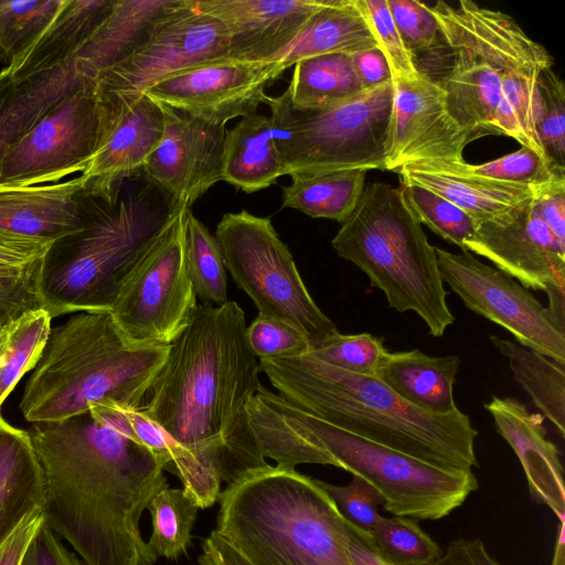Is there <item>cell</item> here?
<instances>
[{
  "label": "cell",
  "mask_w": 565,
  "mask_h": 565,
  "mask_svg": "<svg viewBox=\"0 0 565 565\" xmlns=\"http://www.w3.org/2000/svg\"><path fill=\"white\" fill-rule=\"evenodd\" d=\"M43 476L45 525L83 565H156L140 532L166 463L108 403L28 430Z\"/></svg>",
  "instance_id": "1"
},
{
  "label": "cell",
  "mask_w": 565,
  "mask_h": 565,
  "mask_svg": "<svg viewBox=\"0 0 565 565\" xmlns=\"http://www.w3.org/2000/svg\"><path fill=\"white\" fill-rule=\"evenodd\" d=\"M246 327L236 301L198 305L140 407L227 484L269 465L250 427L249 406L263 385Z\"/></svg>",
  "instance_id": "2"
},
{
  "label": "cell",
  "mask_w": 565,
  "mask_h": 565,
  "mask_svg": "<svg viewBox=\"0 0 565 565\" xmlns=\"http://www.w3.org/2000/svg\"><path fill=\"white\" fill-rule=\"evenodd\" d=\"M258 361L281 397L340 429L440 469L478 466V431L458 408L426 412L375 376L338 369L310 354Z\"/></svg>",
  "instance_id": "3"
},
{
  "label": "cell",
  "mask_w": 565,
  "mask_h": 565,
  "mask_svg": "<svg viewBox=\"0 0 565 565\" xmlns=\"http://www.w3.org/2000/svg\"><path fill=\"white\" fill-rule=\"evenodd\" d=\"M169 344L130 340L108 310L78 312L52 328L20 402L30 423L66 419L95 403L139 408Z\"/></svg>",
  "instance_id": "4"
},
{
  "label": "cell",
  "mask_w": 565,
  "mask_h": 565,
  "mask_svg": "<svg viewBox=\"0 0 565 565\" xmlns=\"http://www.w3.org/2000/svg\"><path fill=\"white\" fill-rule=\"evenodd\" d=\"M451 64L441 81L446 109L476 139L498 135L499 105L518 108L537 93L539 76L553 65L547 50L501 11L469 0L428 6Z\"/></svg>",
  "instance_id": "5"
},
{
  "label": "cell",
  "mask_w": 565,
  "mask_h": 565,
  "mask_svg": "<svg viewBox=\"0 0 565 565\" xmlns=\"http://www.w3.org/2000/svg\"><path fill=\"white\" fill-rule=\"evenodd\" d=\"M215 531L253 565H354L344 518L312 479L267 465L228 483Z\"/></svg>",
  "instance_id": "6"
},
{
  "label": "cell",
  "mask_w": 565,
  "mask_h": 565,
  "mask_svg": "<svg viewBox=\"0 0 565 565\" xmlns=\"http://www.w3.org/2000/svg\"><path fill=\"white\" fill-rule=\"evenodd\" d=\"M255 427L289 450L323 449L352 475L369 481L396 516L440 520L479 488L472 470H446L340 429L262 386L252 399Z\"/></svg>",
  "instance_id": "7"
},
{
  "label": "cell",
  "mask_w": 565,
  "mask_h": 565,
  "mask_svg": "<svg viewBox=\"0 0 565 565\" xmlns=\"http://www.w3.org/2000/svg\"><path fill=\"white\" fill-rule=\"evenodd\" d=\"M331 245L365 273L391 308L418 315L433 337H443L454 323L436 247L429 244L401 186L384 182L364 186Z\"/></svg>",
  "instance_id": "8"
},
{
  "label": "cell",
  "mask_w": 565,
  "mask_h": 565,
  "mask_svg": "<svg viewBox=\"0 0 565 565\" xmlns=\"http://www.w3.org/2000/svg\"><path fill=\"white\" fill-rule=\"evenodd\" d=\"M170 207H151L146 194L117 200L88 221L79 234L53 244L43 259L40 292L53 318L110 310L119 286Z\"/></svg>",
  "instance_id": "9"
},
{
  "label": "cell",
  "mask_w": 565,
  "mask_h": 565,
  "mask_svg": "<svg viewBox=\"0 0 565 565\" xmlns=\"http://www.w3.org/2000/svg\"><path fill=\"white\" fill-rule=\"evenodd\" d=\"M394 84L390 81L322 109L295 108L284 92L267 97L285 175L386 170Z\"/></svg>",
  "instance_id": "10"
},
{
  "label": "cell",
  "mask_w": 565,
  "mask_h": 565,
  "mask_svg": "<svg viewBox=\"0 0 565 565\" xmlns=\"http://www.w3.org/2000/svg\"><path fill=\"white\" fill-rule=\"evenodd\" d=\"M214 236L226 270L259 315L300 330L311 350L340 333L311 297L288 246L269 217L246 210L226 213L217 223Z\"/></svg>",
  "instance_id": "11"
},
{
  "label": "cell",
  "mask_w": 565,
  "mask_h": 565,
  "mask_svg": "<svg viewBox=\"0 0 565 565\" xmlns=\"http://www.w3.org/2000/svg\"><path fill=\"white\" fill-rule=\"evenodd\" d=\"M186 209L172 207L128 268L109 312L140 344H170L198 307L184 254Z\"/></svg>",
  "instance_id": "12"
},
{
  "label": "cell",
  "mask_w": 565,
  "mask_h": 565,
  "mask_svg": "<svg viewBox=\"0 0 565 565\" xmlns=\"http://www.w3.org/2000/svg\"><path fill=\"white\" fill-rule=\"evenodd\" d=\"M228 58L227 35L195 0H177L124 60L95 77L98 102L131 104L161 81L194 66Z\"/></svg>",
  "instance_id": "13"
},
{
  "label": "cell",
  "mask_w": 565,
  "mask_h": 565,
  "mask_svg": "<svg viewBox=\"0 0 565 565\" xmlns=\"http://www.w3.org/2000/svg\"><path fill=\"white\" fill-rule=\"evenodd\" d=\"M95 78L61 100L3 154L0 183L41 185L82 173L98 142Z\"/></svg>",
  "instance_id": "14"
},
{
  "label": "cell",
  "mask_w": 565,
  "mask_h": 565,
  "mask_svg": "<svg viewBox=\"0 0 565 565\" xmlns=\"http://www.w3.org/2000/svg\"><path fill=\"white\" fill-rule=\"evenodd\" d=\"M436 255L443 281L468 309L504 328L521 345L565 365V332L527 288L468 250L436 247Z\"/></svg>",
  "instance_id": "15"
},
{
  "label": "cell",
  "mask_w": 565,
  "mask_h": 565,
  "mask_svg": "<svg viewBox=\"0 0 565 565\" xmlns=\"http://www.w3.org/2000/svg\"><path fill=\"white\" fill-rule=\"evenodd\" d=\"M162 138L141 169L170 199V206L191 209L222 179L224 125H215L159 103Z\"/></svg>",
  "instance_id": "16"
},
{
  "label": "cell",
  "mask_w": 565,
  "mask_h": 565,
  "mask_svg": "<svg viewBox=\"0 0 565 565\" xmlns=\"http://www.w3.org/2000/svg\"><path fill=\"white\" fill-rule=\"evenodd\" d=\"M276 79L267 62L222 58L174 74L146 94L193 117L225 126L232 119L256 114L267 100L266 86Z\"/></svg>",
  "instance_id": "17"
},
{
  "label": "cell",
  "mask_w": 565,
  "mask_h": 565,
  "mask_svg": "<svg viewBox=\"0 0 565 565\" xmlns=\"http://www.w3.org/2000/svg\"><path fill=\"white\" fill-rule=\"evenodd\" d=\"M473 140L448 115L445 90L426 74L394 84L386 170L419 161H461Z\"/></svg>",
  "instance_id": "18"
},
{
  "label": "cell",
  "mask_w": 565,
  "mask_h": 565,
  "mask_svg": "<svg viewBox=\"0 0 565 565\" xmlns=\"http://www.w3.org/2000/svg\"><path fill=\"white\" fill-rule=\"evenodd\" d=\"M466 250L486 257L527 289H565V242L544 222L533 199L499 222L476 223Z\"/></svg>",
  "instance_id": "19"
},
{
  "label": "cell",
  "mask_w": 565,
  "mask_h": 565,
  "mask_svg": "<svg viewBox=\"0 0 565 565\" xmlns=\"http://www.w3.org/2000/svg\"><path fill=\"white\" fill-rule=\"evenodd\" d=\"M99 136L96 150L81 173L84 196L108 206L118 200V184L141 172L163 134V115L158 102L147 94L131 104L99 103Z\"/></svg>",
  "instance_id": "20"
},
{
  "label": "cell",
  "mask_w": 565,
  "mask_h": 565,
  "mask_svg": "<svg viewBox=\"0 0 565 565\" xmlns=\"http://www.w3.org/2000/svg\"><path fill=\"white\" fill-rule=\"evenodd\" d=\"M324 0H195L227 35L228 58L266 62L298 35Z\"/></svg>",
  "instance_id": "21"
},
{
  "label": "cell",
  "mask_w": 565,
  "mask_h": 565,
  "mask_svg": "<svg viewBox=\"0 0 565 565\" xmlns=\"http://www.w3.org/2000/svg\"><path fill=\"white\" fill-rule=\"evenodd\" d=\"M484 408L519 458L532 497L550 507L558 521L565 520L564 470L557 447L546 437L543 416L513 397L492 396Z\"/></svg>",
  "instance_id": "22"
},
{
  "label": "cell",
  "mask_w": 565,
  "mask_h": 565,
  "mask_svg": "<svg viewBox=\"0 0 565 565\" xmlns=\"http://www.w3.org/2000/svg\"><path fill=\"white\" fill-rule=\"evenodd\" d=\"M84 192L81 174L41 185L0 183V228L55 242L79 234L87 224Z\"/></svg>",
  "instance_id": "23"
},
{
  "label": "cell",
  "mask_w": 565,
  "mask_h": 565,
  "mask_svg": "<svg viewBox=\"0 0 565 565\" xmlns=\"http://www.w3.org/2000/svg\"><path fill=\"white\" fill-rule=\"evenodd\" d=\"M461 161H419L405 163L394 172L402 184L427 189L466 212L476 223L499 222L525 205L537 193L512 183L469 173Z\"/></svg>",
  "instance_id": "24"
},
{
  "label": "cell",
  "mask_w": 565,
  "mask_h": 565,
  "mask_svg": "<svg viewBox=\"0 0 565 565\" xmlns=\"http://www.w3.org/2000/svg\"><path fill=\"white\" fill-rule=\"evenodd\" d=\"M379 47L362 0H324L298 35L270 60L276 78L301 60L330 54H353Z\"/></svg>",
  "instance_id": "25"
},
{
  "label": "cell",
  "mask_w": 565,
  "mask_h": 565,
  "mask_svg": "<svg viewBox=\"0 0 565 565\" xmlns=\"http://www.w3.org/2000/svg\"><path fill=\"white\" fill-rule=\"evenodd\" d=\"M92 79L76 57L20 81L6 76L0 82V161L43 116Z\"/></svg>",
  "instance_id": "26"
},
{
  "label": "cell",
  "mask_w": 565,
  "mask_h": 565,
  "mask_svg": "<svg viewBox=\"0 0 565 565\" xmlns=\"http://www.w3.org/2000/svg\"><path fill=\"white\" fill-rule=\"evenodd\" d=\"M43 502L42 470L29 431L0 413V544Z\"/></svg>",
  "instance_id": "27"
},
{
  "label": "cell",
  "mask_w": 565,
  "mask_h": 565,
  "mask_svg": "<svg viewBox=\"0 0 565 565\" xmlns=\"http://www.w3.org/2000/svg\"><path fill=\"white\" fill-rule=\"evenodd\" d=\"M114 0H67L56 19L7 65L20 81L75 57Z\"/></svg>",
  "instance_id": "28"
},
{
  "label": "cell",
  "mask_w": 565,
  "mask_h": 565,
  "mask_svg": "<svg viewBox=\"0 0 565 565\" xmlns=\"http://www.w3.org/2000/svg\"><path fill=\"white\" fill-rule=\"evenodd\" d=\"M459 365L457 355L431 356L419 349L388 352L376 377L409 404L448 414L457 409L454 384Z\"/></svg>",
  "instance_id": "29"
},
{
  "label": "cell",
  "mask_w": 565,
  "mask_h": 565,
  "mask_svg": "<svg viewBox=\"0 0 565 565\" xmlns=\"http://www.w3.org/2000/svg\"><path fill=\"white\" fill-rule=\"evenodd\" d=\"M282 175L269 116L256 113L226 129L221 181L253 193L276 184Z\"/></svg>",
  "instance_id": "30"
},
{
  "label": "cell",
  "mask_w": 565,
  "mask_h": 565,
  "mask_svg": "<svg viewBox=\"0 0 565 565\" xmlns=\"http://www.w3.org/2000/svg\"><path fill=\"white\" fill-rule=\"evenodd\" d=\"M177 0H114L89 38L76 53L90 77L128 56L146 38L153 22Z\"/></svg>",
  "instance_id": "31"
},
{
  "label": "cell",
  "mask_w": 565,
  "mask_h": 565,
  "mask_svg": "<svg viewBox=\"0 0 565 565\" xmlns=\"http://www.w3.org/2000/svg\"><path fill=\"white\" fill-rule=\"evenodd\" d=\"M365 174L362 170H340L290 175L291 182L282 188V207L342 224L361 199Z\"/></svg>",
  "instance_id": "32"
},
{
  "label": "cell",
  "mask_w": 565,
  "mask_h": 565,
  "mask_svg": "<svg viewBox=\"0 0 565 565\" xmlns=\"http://www.w3.org/2000/svg\"><path fill=\"white\" fill-rule=\"evenodd\" d=\"M288 88L290 104L302 110L322 109L347 102L363 90L350 54L330 53L296 63Z\"/></svg>",
  "instance_id": "33"
},
{
  "label": "cell",
  "mask_w": 565,
  "mask_h": 565,
  "mask_svg": "<svg viewBox=\"0 0 565 565\" xmlns=\"http://www.w3.org/2000/svg\"><path fill=\"white\" fill-rule=\"evenodd\" d=\"M509 361L514 380L532 402L565 436V365L515 342L490 337Z\"/></svg>",
  "instance_id": "34"
},
{
  "label": "cell",
  "mask_w": 565,
  "mask_h": 565,
  "mask_svg": "<svg viewBox=\"0 0 565 565\" xmlns=\"http://www.w3.org/2000/svg\"><path fill=\"white\" fill-rule=\"evenodd\" d=\"M52 319L46 309L35 308L0 327V409L22 376L39 363Z\"/></svg>",
  "instance_id": "35"
},
{
  "label": "cell",
  "mask_w": 565,
  "mask_h": 565,
  "mask_svg": "<svg viewBox=\"0 0 565 565\" xmlns=\"http://www.w3.org/2000/svg\"><path fill=\"white\" fill-rule=\"evenodd\" d=\"M185 265L192 287L202 303L223 305L227 275L221 248L210 230L186 209L184 215Z\"/></svg>",
  "instance_id": "36"
},
{
  "label": "cell",
  "mask_w": 565,
  "mask_h": 565,
  "mask_svg": "<svg viewBox=\"0 0 565 565\" xmlns=\"http://www.w3.org/2000/svg\"><path fill=\"white\" fill-rule=\"evenodd\" d=\"M199 509L182 488L168 486L151 499L152 529L147 544L158 558L178 559L186 554Z\"/></svg>",
  "instance_id": "37"
},
{
  "label": "cell",
  "mask_w": 565,
  "mask_h": 565,
  "mask_svg": "<svg viewBox=\"0 0 565 565\" xmlns=\"http://www.w3.org/2000/svg\"><path fill=\"white\" fill-rule=\"evenodd\" d=\"M67 0H0V64H10L60 14Z\"/></svg>",
  "instance_id": "38"
},
{
  "label": "cell",
  "mask_w": 565,
  "mask_h": 565,
  "mask_svg": "<svg viewBox=\"0 0 565 565\" xmlns=\"http://www.w3.org/2000/svg\"><path fill=\"white\" fill-rule=\"evenodd\" d=\"M371 534L379 554L390 565H427L443 554L414 519L382 516Z\"/></svg>",
  "instance_id": "39"
},
{
  "label": "cell",
  "mask_w": 565,
  "mask_h": 565,
  "mask_svg": "<svg viewBox=\"0 0 565 565\" xmlns=\"http://www.w3.org/2000/svg\"><path fill=\"white\" fill-rule=\"evenodd\" d=\"M471 174L490 180L529 186L536 192L565 181V169L557 167L530 148L521 146L514 152L480 164L463 162Z\"/></svg>",
  "instance_id": "40"
},
{
  "label": "cell",
  "mask_w": 565,
  "mask_h": 565,
  "mask_svg": "<svg viewBox=\"0 0 565 565\" xmlns=\"http://www.w3.org/2000/svg\"><path fill=\"white\" fill-rule=\"evenodd\" d=\"M401 189L420 224L466 250L476 232V222L466 212L427 189L412 184H402Z\"/></svg>",
  "instance_id": "41"
},
{
  "label": "cell",
  "mask_w": 565,
  "mask_h": 565,
  "mask_svg": "<svg viewBox=\"0 0 565 565\" xmlns=\"http://www.w3.org/2000/svg\"><path fill=\"white\" fill-rule=\"evenodd\" d=\"M307 354L338 369L376 377L388 351L384 348L383 339L364 332L339 333Z\"/></svg>",
  "instance_id": "42"
},
{
  "label": "cell",
  "mask_w": 565,
  "mask_h": 565,
  "mask_svg": "<svg viewBox=\"0 0 565 565\" xmlns=\"http://www.w3.org/2000/svg\"><path fill=\"white\" fill-rule=\"evenodd\" d=\"M541 109L536 132L545 156L565 169V86L552 67L539 76Z\"/></svg>",
  "instance_id": "43"
},
{
  "label": "cell",
  "mask_w": 565,
  "mask_h": 565,
  "mask_svg": "<svg viewBox=\"0 0 565 565\" xmlns=\"http://www.w3.org/2000/svg\"><path fill=\"white\" fill-rule=\"evenodd\" d=\"M362 4L374 31L379 49L388 64L393 84L418 77L420 71L395 26L387 0H362Z\"/></svg>",
  "instance_id": "44"
},
{
  "label": "cell",
  "mask_w": 565,
  "mask_h": 565,
  "mask_svg": "<svg viewBox=\"0 0 565 565\" xmlns=\"http://www.w3.org/2000/svg\"><path fill=\"white\" fill-rule=\"evenodd\" d=\"M246 340L258 360L298 356L311 350L309 340L300 330L259 313L246 327Z\"/></svg>",
  "instance_id": "45"
},
{
  "label": "cell",
  "mask_w": 565,
  "mask_h": 565,
  "mask_svg": "<svg viewBox=\"0 0 565 565\" xmlns=\"http://www.w3.org/2000/svg\"><path fill=\"white\" fill-rule=\"evenodd\" d=\"M352 476V480L345 486H335L322 480L318 482L347 521L371 532L382 519L379 505L383 504L384 500L369 481L356 475Z\"/></svg>",
  "instance_id": "46"
},
{
  "label": "cell",
  "mask_w": 565,
  "mask_h": 565,
  "mask_svg": "<svg viewBox=\"0 0 565 565\" xmlns=\"http://www.w3.org/2000/svg\"><path fill=\"white\" fill-rule=\"evenodd\" d=\"M395 26L414 60L430 52L440 39L428 4L417 0H387Z\"/></svg>",
  "instance_id": "47"
},
{
  "label": "cell",
  "mask_w": 565,
  "mask_h": 565,
  "mask_svg": "<svg viewBox=\"0 0 565 565\" xmlns=\"http://www.w3.org/2000/svg\"><path fill=\"white\" fill-rule=\"evenodd\" d=\"M54 243L0 228V276H20L41 267Z\"/></svg>",
  "instance_id": "48"
},
{
  "label": "cell",
  "mask_w": 565,
  "mask_h": 565,
  "mask_svg": "<svg viewBox=\"0 0 565 565\" xmlns=\"http://www.w3.org/2000/svg\"><path fill=\"white\" fill-rule=\"evenodd\" d=\"M23 565H83L44 523L25 554Z\"/></svg>",
  "instance_id": "49"
},
{
  "label": "cell",
  "mask_w": 565,
  "mask_h": 565,
  "mask_svg": "<svg viewBox=\"0 0 565 565\" xmlns=\"http://www.w3.org/2000/svg\"><path fill=\"white\" fill-rule=\"evenodd\" d=\"M44 523L43 510L28 515L0 544V565H22L29 546Z\"/></svg>",
  "instance_id": "50"
},
{
  "label": "cell",
  "mask_w": 565,
  "mask_h": 565,
  "mask_svg": "<svg viewBox=\"0 0 565 565\" xmlns=\"http://www.w3.org/2000/svg\"><path fill=\"white\" fill-rule=\"evenodd\" d=\"M352 66L363 92L392 81L386 58L379 47L350 54Z\"/></svg>",
  "instance_id": "51"
},
{
  "label": "cell",
  "mask_w": 565,
  "mask_h": 565,
  "mask_svg": "<svg viewBox=\"0 0 565 565\" xmlns=\"http://www.w3.org/2000/svg\"><path fill=\"white\" fill-rule=\"evenodd\" d=\"M533 200L554 235L565 242V181L539 191Z\"/></svg>",
  "instance_id": "52"
},
{
  "label": "cell",
  "mask_w": 565,
  "mask_h": 565,
  "mask_svg": "<svg viewBox=\"0 0 565 565\" xmlns=\"http://www.w3.org/2000/svg\"><path fill=\"white\" fill-rule=\"evenodd\" d=\"M427 565H501L487 552L479 539L452 541L447 550Z\"/></svg>",
  "instance_id": "53"
},
{
  "label": "cell",
  "mask_w": 565,
  "mask_h": 565,
  "mask_svg": "<svg viewBox=\"0 0 565 565\" xmlns=\"http://www.w3.org/2000/svg\"><path fill=\"white\" fill-rule=\"evenodd\" d=\"M345 542L354 565H390L379 554L372 534L344 519Z\"/></svg>",
  "instance_id": "54"
},
{
  "label": "cell",
  "mask_w": 565,
  "mask_h": 565,
  "mask_svg": "<svg viewBox=\"0 0 565 565\" xmlns=\"http://www.w3.org/2000/svg\"><path fill=\"white\" fill-rule=\"evenodd\" d=\"M198 561L200 565H253L215 530L204 539Z\"/></svg>",
  "instance_id": "55"
},
{
  "label": "cell",
  "mask_w": 565,
  "mask_h": 565,
  "mask_svg": "<svg viewBox=\"0 0 565 565\" xmlns=\"http://www.w3.org/2000/svg\"><path fill=\"white\" fill-rule=\"evenodd\" d=\"M564 521L559 520V529L554 548L552 565H564Z\"/></svg>",
  "instance_id": "56"
},
{
  "label": "cell",
  "mask_w": 565,
  "mask_h": 565,
  "mask_svg": "<svg viewBox=\"0 0 565 565\" xmlns=\"http://www.w3.org/2000/svg\"><path fill=\"white\" fill-rule=\"evenodd\" d=\"M9 75V68L8 66H6L1 72H0V82Z\"/></svg>",
  "instance_id": "57"
},
{
  "label": "cell",
  "mask_w": 565,
  "mask_h": 565,
  "mask_svg": "<svg viewBox=\"0 0 565 565\" xmlns=\"http://www.w3.org/2000/svg\"><path fill=\"white\" fill-rule=\"evenodd\" d=\"M2 326H3V324H2V323H0V327H2Z\"/></svg>",
  "instance_id": "58"
},
{
  "label": "cell",
  "mask_w": 565,
  "mask_h": 565,
  "mask_svg": "<svg viewBox=\"0 0 565 565\" xmlns=\"http://www.w3.org/2000/svg\"><path fill=\"white\" fill-rule=\"evenodd\" d=\"M23 565V564H22Z\"/></svg>",
  "instance_id": "59"
}]
</instances>
